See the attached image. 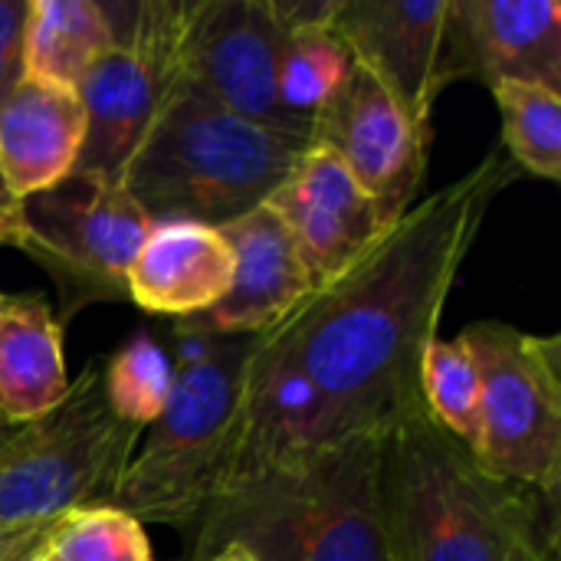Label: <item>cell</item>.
I'll use <instances>...</instances> for the list:
<instances>
[{
  "label": "cell",
  "mask_w": 561,
  "mask_h": 561,
  "mask_svg": "<svg viewBox=\"0 0 561 561\" xmlns=\"http://www.w3.org/2000/svg\"><path fill=\"white\" fill-rule=\"evenodd\" d=\"M519 168L496 145L417 201L339 279L250 335L220 500L316 450L381 437L424 408L421 358L496 197Z\"/></svg>",
  "instance_id": "obj_1"
},
{
  "label": "cell",
  "mask_w": 561,
  "mask_h": 561,
  "mask_svg": "<svg viewBox=\"0 0 561 561\" xmlns=\"http://www.w3.org/2000/svg\"><path fill=\"white\" fill-rule=\"evenodd\" d=\"M394 561H559V503L493 477L424 408L378 447Z\"/></svg>",
  "instance_id": "obj_2"
},
{
  "label": "cell",
  "mask_w": 561,
  "mask_h": 561,
  "mask_svg": "<svg viewBox=\"0 0 561 561\" xmlns=\"http://www.w3.org/2000/svg\"><path fill=\"white\" fill-rule=\"evenodd\" d=\"M381 437H352L210 506L187 561L240 546L260 561H394L381 503Z\"/></svg>",
  "instance_id": "obj_3"
},
{
  "label": "cell",
  "mask_w": 561,
  "mask_h": 561,
  "mask_svg": "<svg viewBox=\"0 0 561 561\" xmlns=\"http://www.w3.org/2000/svg\"><path fill=\"white\" fill-rule=\"evenodd\" d=\"M309 145L240 118L178 76L158 105L122 187L151 224L224 227L279 191Z\"/></svg>",
  "instance_id": "obj_4"
},
{
  "label": "cell",
  "mask_w": 561,
  "mask_h": 561,
  "mask_svg": "<svg viewBox=\"0 0 561 561\" xmlns=\"http://www.w3.org/2000/svg\"><path fill=\"white\" fill-rule=\"evenodd\" d=\"M171 339L174 388L168 408L141 434L112 506L141 526L194 533L224 490L250 335L171 329Z\"/></svg>",
  "instance_id": "obj_5"
},
{
  "label": "cell",
  "mask_w": 561,
  "mask_h": 561,
  "mask_svg": "<svg viewBox=\"0 0 561 561\" xmlns=\"http://www.w3.org/2000/svg\"><path fill=\"white\" fill-rule=\"evenodd\" d=\"M141 434L108 408L92 358L53 411L0 444V529L112 506Z\"/></svg>",
  "instance_id": "obj_6"
},
{
  "label": "cell",
  "mask_w": 561,
  "mask_h": 561,
  "mask_svg": "<svg viewBox=\"0 0 561 561\" xmlns=\"http://www.w3.org/2000/svg\"><path fill=\"white\" fill-rule=\"evenodd\" d=\"M480 371V444L473 457L500 480L559 503L561 339L500 319L460 332Z\"/></svg>",
  "instance_id": "obj_7"
},
{
  "label": "cell",
  "mask_w": 561,
  "mask_h": 561,
  "mask_svg": "<svg viewBox=\"0 0 561 561\" xmlns=\"http://www.w3.org/2000/svg\"><path fill=\"white\" fill-rule=\"evenodd\" d=\"M148 214L118 184L72 171L16 201L7 247L33 256L59 286L66 316L89 302L128 299V266L151 233Z\"/></svg>",
  "instance_id": "obj_8"
},
{
  "label": "cell",
  "mask_w": 561,
  "mask_h": 561,
  "mask_svg": "<svg viewBox=\"0 0 561 561\" xmlns=\"http://www.w3.org/2000/svg\"><path fill=\"white\" fill-rule=\"evenodd\" d=\"M102 7L115 43L76 85L85 115L76 171L122 184L131 154L178 79V43L187 0H135Z\"/></svg>",
  "instance_id": "obj_9"
},
{
  "label": "cell",
  "mask_w": 561,
  "mask_h": 561,
  "mask_svg": "<svg viewBox=\"0 0 561 561\" xmlns=\"http://www.w3.org/2000/svg\"><path fill=\"white\" fill-rule=\"evenodd\" d=\"M286 20L279 0H187L178 76L247 122L309 145V128L279 99Z\"/></svg>",
  "instance_id": "obj_10"
},
{
  "label": "cell",
  "mask_w": 561,
  "mask_h": 561,
  "mask_svg": "<svg viewBox=\"0 0 561 561\" xmlns=\"http://www.w3.org/2000/svg\"><path fill=\"white\" fill-rule=\"evenodd\" d=\"M431 131L411 122L398 99L358 62L316 115L312 141L332 151L388 224L401 220L424 184Z\"/></svg>",
  "instance_id": "obj_11"
},
{
  "label": "cell",
  "mask_w": 561,
  "mask_h": 561,
  "mask_svg": "<svg viewBox=\"0 0 561 561\" xmlns=\"http://www.w3.org/2000/svg\"><path fill=\"white\" fill-rule=\"evenodd\" d=\"M332 30L394 99L431 131V112L450 85V0H335Z\"/></svg>",
  "instance_id": "obj_12"
},
{
  "label": "cell",
  "mask_w": 561,
  "mask_h": 561,
  "mask_svg": "<svg viewBox=\"0 0 561 561\" xmlns=\"http://www.w3.org/2000/svg\"><path fill=\"white\" fill-rule=\"evenodd\" d=\"M270 207L299 253L309 293L339 279L391 227L345 164L322 145L302 151L289 178L270 197Z\"/></svg>",
  "instance_id": "obj_13"
},
{
  "label": "cell",
  "mask_w": 561,
  "mask_h": 561,
  "mask_svg": "<svg viewBox=\"0 0 561 561\" xmlns=\"http://www.w3.org/2000/svg\"><path fill=\"white\" fill-rule=\"evenodd\" d=\"M447 69L450 82H536L561 92V7L556 0H450Z\"/></svg>",
  "instance_id": "obj_14"
},
{
  "label": "cell",
  "mask_w": 561,
  "mask_h": 561,
  "mask_svg": "<svg viewBox=\"0 0 561 561\" xmlns=\"http://www.w3.org/2000/svg\"><path fill=\"white\" fill-rule=\"evenodd\" d=\"M217 230L233 253V283L207 312L178 319L171 329L197 335H260L309 293L299 253L270 204Z\"/></svg>",
  "instance_id": "obj_15"
},
{
  "label": "cell",
  "mask_w": 561,
  "mask_h": 561,
  "mask_svg": "<svg viewBox=\"0 0 561 561\" xmlns=\"http://www.w3.org/2000/svg\"><path fill=\"white\" fill-rule=\"evenodd\" d=\"M85 115L76 89L23 76L0 102V174L16 201L76 171Z\"/></svg>",
  "instance_id": "obj_16"
},
{
  "label": "cell",
  "mask_w": 561,
  "mask_h": 561,
  "mask_svg": "<svg viewBox=\"0 0 561 561\" xmlns=\"http://www.w3.org/2000/svg\"><path fill=\"white\" fill-rule=\"evenodd\" d=\"M233 283V253L217 227L154 224L128 266V299L171 322L207 312Z\"/></svg>",
  "instance_id": "obj_17"
},
{
  "label": "cell",
  "mask_w": 561,
  "mask_h": 561,
  "mask_svg": "<svg viewBox=\"0 0 561 561\" xmlns=\"http://www.w3.org/2000/svg\"><path fill=\"white\" fill-rule=\"evenodd\" d=\"M69 391L62 329L46 299L0 293V414L23 427Z\"/></svg>",
  "instance_id": "obj_18"
},
{
  "label": "cell",
  "mask_w": 561,
  "mask_h": 561,
  "mask_svg": "<svg viewBox=\"0 0 561 561\" xmlns=\"http://www.w3.org/2000/svg\"><path fill=\"white\" fill-rule=\"evenodd\" d=\"M279 10L286 20L279 99L286 112L312 135L316 115L339 92L355 59L332 30L335 0H279Z\"/></svg>",
  "instance_id": "obj_19"
},
{
  "label": "cell",
  "mask_w": 561,
  "mask_h": 561,
  "mask_svg": "<svg viewBox=\"0 0 561 561\" xmlns=\"http://www.w3.org/2000/svg\"><path fill=\"white\" fill-rule=\"evenodd\" d=\"M112 43V26L99 0H30L23 30L26 76L76 89Z\"/></svg>",
  "instance_id": "obj_20"
},
{
  "label": "cell",
  "mask_w": 561,
  "mask_h": 561,
  "mask_svg": "<svg viewBox=\"0 0 561 561\" xmlns=\"http://www.w3.org/2000/svg\"><path fill=\"white\" fill-rule=\"evenodd\" d=\"M503 115V151L519 168L542 181L561 178V92L536 82L490 85Z\"/></svg>",
  "instance_id": "obj_21"
},
{
  "label": "cell",
  "mask_w": 561,
  "mask_h": 561,
  "mask_svg": "<svg viewBox=\"0 0 561 561\" xmlns=\"http://www.w3.org/2000/svg\"><path fill=\"white\" fill-rule=\"evenodd\" d=\"M102 388L108 408L141 431H148L168 408L174 388V352L151 332H138L118 352L102 358Z\"/></svg>",
  "instance_id": "obj_22"
},
{
  "label": "cell",
  "mask_w": 561,
  "mask_h": 561,
  "mask_svg": "<svg viewBox=\"0 0 561 561\" xmlns=\"http://www.w3.org/2000/svg\"><path fill=\"white\" fill-rule=\"evenodd\" d=\"M421 401L424 411L463 447L477 450L480 444V371L467 348L457 339H431L421 358Z\"/></svg>",
  "instance_id": "obj_23"
},
{
  "label": "cell",
  "mask_w": 561,
  "mask_h": 561,
  "mask_svg": "<svg viewBox=\"0 0 561 561\" xmlns=\"http://www.w3.org/2000/svg\"><path fill=\"white\" fill-rule=\"evenodd\" d=\"M43 561H154L145 526L118 506L76 510L56 519Z\"/></svg>",
  "instance_id": "obj_24"
},
{
  "label": "cell",
  "mask_w": 561,
  "mask_h": 561,
  "mask_svg": "<svg viewBox=\"0 0 561 561\" xmlns=\"http://www.w3.org/2000/svg\"><path fill=\"white\" fill-rule=\"evenodd\" d=\"M30 0H0V102L23 82V30Z\"/></svg>",
  "instance_id": "obj_25"
},
{
  "label": "cell",
  "mask_w": 561,
  "mask_h": 561,
  "mask_svg": "<svg viewBox=\"0 0 561 561\" xmlns=\"http://www.w3.org/2000/svg\"><path fill=\"white\" fill-rule=\"evenodd\" d=\"M53 523H30V526H13V529H0V561H30L39 556Z\"/></svg>",
  "instance_id": "obj_26"
},
{
  "label": "cell",
  "mask_w": 561,
  "mask_h": 561,
  "mask_svg": "<svg viewBox=\"0 0 561 561\" xmlns=\"http://www.w3.org/2000/svg\"><path fill=\"white\" fill-rule=\"evenodd\" d=\"M204 561H260V559H253L247 549H240V546H220L210 559H204Z\"/></svg>",
  "instance_id": "obj_27"
},
{
  "label": "cell",
  "mask_w": 561,
  "mask_h": 561,
  "mask_svg": "<svg viewBox=\"0 0 561 561\" xmlns=\"http://www.w3.org/2000/svg\"><path fill=\"white\" fill-rule=\"evenodd\" d=\"M13 210H16V197L10 194V187L0 174V217H13Z\"/></svg>",
  "instance_id": "obj_28"
},
{
  "label": "cell",
  "mask_w": 561,
  "mask_h": 561,
  "mask_svg": "<svg viewBox=\"0 0 561 561\" xmlns=\"http://www.w3.org/2000/svg\"><path fill=\"white\" fill-rule=\"evenodd\" d=\"M10 240V217H0V247H7Z\"/></svg>",
  "instance_id": "obj_29"
},
{
  "label": "cell",
  "mask_w": 561,
  "mask_h": 561,
  "mask_svg": "<svg viewBox=\"0 0 561 561\" xmlns=\"http://www.w3.org/2000/svg\"><path fill=\"white\" fill-rule=\"evenodd\" d=\"M13 431H16V427H13V424H7V421H3V414H0V444H3Z\"/></svg>",
  "instance_id": "obj_30"
},
{
  "label": "cell",
  "mask_w": 561,
  "mask_h": 561,
  "mask_svg": "<svg viewBox=\"0 0 561 561\" xmlns=\"http://www.w3.org/2000/svg\"><path fill=\"white\" fill-rule=\"evenodd\" d=\"M30 561H43V559H39V556H36V559H30Z\"/></svg>",
  "instance_id": "obj_31"
}]
</instances>
